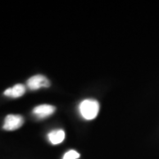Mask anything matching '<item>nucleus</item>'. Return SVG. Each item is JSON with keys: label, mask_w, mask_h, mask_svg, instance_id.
<instances>
[{"label": "nucleus", "mask_w": 159, "mask_h": 159, "mask_svg": "<svg viewBox=\"0 0 159 159\" xmlns=\"http://www.w3.org/2000/svg\"><path fill=\"white\" fill-rule=\"evenodd\" d=\"M80 112L87 120L96 119L99 112V103L94 99H86L80 104Z\"/></svg>", "instance_id": "1"}, {"label": "nucleus", "mask_w": 159, "mask_h": 159, "mask_svg": "<svg viewBox=\"0 0 159 159\" xmlns=\"http://www.w3.org/2000/svg\"><path fill=\"white\" fill-rule=\"evenodd\" d=\"M23 123H24V119L22 116L10 114L6 117L3 128L6 131L17 130L22 126Z\"/></svg>", "instance_id": "2"}, {"label": "nucleus", "mask_w": 159, "mask_h": 159, "mask_svg": "<svg viewBox=\"0 0 159 159\" xmlns=\"http://www.w3.org/2000/svg\"><path fill=\"white\" fill-rule=\"evenodd\" d=\"M51 86L50 80L42 74L32 76L28 80V87L31 90H36L41 88H49Z\"/></svg>", "instance_id": "3"}, {"label": "nucleus", "mask_w": 159, "mask_h": 159, "mask_svg": "<svg viewBox=\"0 0 159 159\" xmlns=\"http://www.w3.org/2000/svg\"><path fill=\"white\" fill-rule=\"evenodd\" d=\"M56 108L50 104H41L34 109L33 112L38 118H47L55 111Z\"/></svg>", "instance_id": "4"}, {"label": "nucleus", "mask_w": 159, "mask_h": 159, "mask_svg": "<svg viewBox=\"0 0 159 159\" xmlns=\"http://www.w3.org/2000/svg\"><path fill=\"white\" fill-rule=\"evenodd\" d=\"M65 138H66V133L62 129L53 130L48 134V139L53 145H57L63 142Z\"/></svg>", "instance_id": "5"}, {"label": "nucleus", "mask_w": 159, "mask_h": 159, "mask_svg": "<svg viewBox=\"0 0 159 159\" xmlns=\"http://www.w3.org/2000/svg\"><path fill=\"white\" fill-rule=\"evenodd\" d=\"M25 91H26L25 86L22 85V84H16L15 86H13L12 88L7 89L4 92V95L6 96V97L17 98V97H22L24 93H25Z\"/></svg>", "instance_id": "6"}, {"label": "nucleus", "mask_w": 159, "mask_h": 159, "mask_svg": "<svg viewBox=\"0 0 159 159\" xmlns=\"http://www.w3.org/2000/svg\"><path fill=\"white\" fill-rule=\"evenodd\" d=\"M80 157V155L76 150H69L64 155L63 159H78Z\"/></svg>", "instance_id": "7"}]
</instances>
